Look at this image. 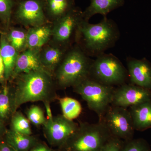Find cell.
Listing matches in <instances>:
<instances>
[{
  "label": "cell",
  "instance_id": "6da1fadb",
  "mask_svg": "<svg viewBox=\"0 0 151 151\" xmlns=\"http://www.w3.org/2000/svg\"><path fill=\"white\" fill-rule=\"evenodd\" d=\"M53 75L45 69L22 73L13 88L14 113L29 102H51L58 98Z\"/></svg>",
  "mask_w": 151,
  "mask_h": 151
},
{
  "label": "cell",
  "instance_id": "7a4b0ae2",
  "mask_svg": "<svg viewBox=\"0 0 151 151\" xmlns=\"http://www.w3.org/2000/svg\"><path fill=\"white\" fill-rule=\"evenodd\" d=\"M120 36L116 23L106 17L96 24L83 20L78 27L76 39L78 46L88 56L96 58L114 46Z\"/></svg>",
  "mask_w": 151,
  "mask_h": 151
},
{
  "label": "cell",
  "instance_id": "3957f363",
  "mask_svg": "<svg viewBox=\"0 0 151 151\" xmlns=\"http://www.w3.org/2000/svg\"><path fill=\"white\" fill-rule=\"evenodd\" d=\"M93 60L78 45L71 48L53 73L58 86L62 89L73 87L89 77Z\"/></svg>",
  "mask_w": 151,
  "mask_h": 151
},
{
  "label": "cell",
  "instance_id": "277c9868",
  "mask_svg": "<svg viewBox=\"0 0 151 151\" xmlns=\"http://www.w3.org/2000/svg\"><path fill=\"white\" fill-rule=\"evenodd\" d=\"M73 91L81 96L88 108L101 121L113 101L116 87L102 84L90 76L73 86Z\"/></svg>",
  "mask_w": 151,
  "mask_h": 151
},
{
  "label": "cell",
  "instance_id": "5b68a950",
  "mask_svg": "<svg viewBox=\"0 0 151 151\" xmlns=\"http://www.w3.org/2000/svg\"><path fill=\"white\" fill-rule=\"evenodd\" d=\"M111 137L102 122L81 123L64 145L68 151H100Z\"/></svg>",
  "mask_w": 151,
  "mask_h": 151
},
{
  "label": "cell",
  "instance_id": "8992f818",
  "mask_svg": "<svg viewBox=\"0 0 151 151\" xmlns=\"http://www.w3.org/2000/svg\"><path fill=\"white\" fill-rule=\"evenodd\" d=\"M89 76L108 86H119L127 83L128 70L120 60L112 54H103L93 60Z\"/></svg>",
  "mask_w": 151,
  "mask_h": 151
},
{
  "label": "cell",
  "instance_id": "52a82bcc",
  "mask_svg": "<svg viewBox=\"0 0 151 151\" xmlns=\"http://www.w3.org/2000/svg\"><path fill=\"white\" fill-rule=\"evenodd\" d=\"M113 137L127 141L132 139L134 128L128 108L111 105L101 121Z\"/></svg>",
  "mask_w": 151,
  "mask_h": 151
},
{
  "label": "cell",
  "instance_id": "ba28073f",
  "mask_svg": "<svg viewBox=\"0 0 151 151\" xmlns=\"http://www.w3.org/2000/svg\"><path fill=\"white\" fill-rule=\"evenodd\" d=\"M84 19L83 12L73 8L57 19L52 28V36L60 44L68 45L73 36L76 37L78 27Z\"/></svg>",
  "mask_w": 151,
  "mask_h": 151
},
{
  "label": "cell",
  "instance_id": "9c48e42d",
  "mask_svg": "<svg viewBox=\"0 0 151 151\" xmlns=\"http://www.w3.org/2000/svg\"><path fill=\"white\" fill-rule=\"evenodd\" d=\"M43 131L49 142L52 145H64L78 129V125L63 115L47 119L43 125Z\"/></svg>",
  "mask_w": 151,
  "mask_h": 151
},
{
  "label": "cell",
  "instance_id": "30bf717a",
  "mask_svg": "<svg viewBox=\"0 0 151 151\" xmlns=\"http://www.w3.org/2000/svg\"><path fill=\"white\" fill-rule=\"evenodd\" d=\"M150 100L151 90L125 83L115 88L111 105L128 108Z\"/></svg>",
  "mask_w": 151,
  "mask_h": 151
},
{
  "label": "cell",
  "instance_id": "8fae6325",
  "mask_svg": "<svg viewBox=\"0 0 151 151\" xmlns=\"http://www.w3.org/2000/svg\"><path fill=\"white\" fill-rule=\"evenodd\" d=\"M44 4L41 0H25L19 4L15 17L20 23L27 26L35 27L45 24L46 18Z\"/></svg>",
  "mask_w": 151,
  "mask_h": 151
},
{
  "label": "cell",
  "instance_id": "7c38bea8",
  "mask_svg": "<svg viewBox=\"0 0 151 151\" xmlns=\"http://www.w3.org/2000/svg\"><path fill=\"white\" fill-rule=\"evenodd\" d=\"M127 70L131 84L151 90V63L145 58L128 57Z\"/></svg>",
  "mask_w": 151,
  "mask_h": 151
},
{
  "label": "cell",
  "instance_id": "4fadbf2b",
  "mask_svg": "<svg viewBox=\"0 0 151 151\" xmlns=\"http://www.w3.org/2000/svg\"><path fill=\"white\" fill-rule=\"evenodd\" d=\"M40 53L39 50L29 48L20 52L17 58L10 80L14 79L22 73L45 69L42 65Z\"/></svg>",
  "mask_w": 151,
  "mask_h": 151
},
{
  "label": "cell",
  "instance_id": "5bb4252c",
  "mask_svg": "<svg viewBox=\"0 0 151 151\" xmlns=\"http://www.w3.org/2000/svg\"><path fill=\"white\" fill-rule=\"evenodd\" d=\"M135 130L143 132L151 128V100L129 108Z\"/></svg>",
  "mask_w": 151,
  "mask_h": 151
},
{
  "label": "cell",
  "instance_id": "9a60e30c",
  "mask_svg": "<svg viewBox=\"0 0 151 151\" xmlns=\"http://www.w3.org/2000/svg\"><path fill=\"white\" fill-rule=\"evenodd\" d=\"M0 51L5 67L6 81L10 80L14 68L17 58L20 52L10 44L6 33L1 32L0 36Z\"/></svg>",
  "mask_w": 151,
  "mask_h": 151
},
{
  "label": "cell",
  "instance_id": "2e32d148",
  "mask_svg": "<svg viewBox=\"0 0 151 151\" xmlns=\"http://www.w3.org/2000/svg\"><path fill=\"white\" fill-rule=\"evenodd\" d=\"M90 5L83 12V17L86 21L97 14L107 17L111 12L124 6L125 0H90Z\"/></svg>",
  "mask_w": 151,
  "mask_h": 151
},
{
  "label": "cell",
  "instance_id": "e0dca14e",
  "mask_svg": "<svg viewBox=\"0 0 151 151\" xmlns=\"http://www.w3.org/2000/svg\"><path fill=\"white\" fill-rule=\"evenodd\" d=\"M52 35V28L43 24L31 27L27 32V48L39 50Z\"/></svg>",
  "mask_w": 151,
  "mask_h": 151
},
{
  "label": "cell",
  "instance_id": "ac0fdd59",
  "mask_svg": "<svg viewBox=\"0 0 151 151\" xmlns=\"http://www.w3.org/2000/svg\"><path fill=\"white\" fill-rule=\"evenodd\" d=\"M4 139L15 151H27L34 145L35 138L31 135L21 134L11 129H7Z\"/></svg>",
  "mask_w": 151,
  "mask_h": 151
},
{
  "label": "cell",
  "instance_id": "d6986e66",
  "mask_svg": "<svg viewBox=\"0 0 151 151\" xmlns=\"http://www.w3.org/2000/svg\"><path fill=\"white\" fill-rule=\"evenodd\" d=\"M64 51L55 47H49L40 51V57L44 69L53 75L64 58Z\"/></svg>",
  "mask_w": 151,
  "mask_h": 151
},
{
  "label": "cell",
  "instance_id": "ffe728a7",
  "mask_svg": "<svg viewBox=\"0 0 151 151\" xmlns=\"http://www.w3.org/2000/svg\"><path fill=\"white\" fill-rule=\"evenodd\" d=\"M13 114V88L7 82L0 87V119L6 124Z\"/></svg>",
  "mask_w": 151,
  "mask_h": 151
},
{
  "label": "cell",
  "instance_id": "44dd1931",
  "mask_svg": "<svg viewBox=\"0 0 151 151\" xmlns=\"http://www.w3.org/2000/svg\"><path fill=\"white\" fill-rule=\"evenodd\" d=\"M45 6L49 14L58 19L74 8V0H46Z\"/></svg>",
  "mask_w": 151,
  "mask_h": 151
},
{
  "label": "cell",
  "instance_id": "7402d4cb",
  "mask_svg": "<svg viewBox=\"0 0 151 151\" xmlns=\"http://www.w3.org/2000/svg\"><path fill=\"white\" fill-rule=\"evenodd\" d=\"M58 100L62 115L65 118L73 121L80 116L82 111V106L78 100L68 97L59 98Z\"/></svg>",
  "mask_w": 151,
  "mask_h": 151
},
{
  "label": "cell",
  "instance_id": "603a6c76",
  "mask_svg": "<svg viewBox=\"0 0 151 151\" xmlns=\"http://www.w3.org/2000/svg\"><path fill=\"white\" fill-rule=\"evenodd\" d=\"M6 35L9 42L19 52L27 49V32L19 29H12Z\"/></svg>",
  "mask_w": 151,
  "mask_h": 151
},
{
  "label": "cell",
  "instance_id": "cb8c5ba5",
  "mask_svg": "<svg viewBox=\"0 0 151 151\" xmlns=\"http://www.w3.org/2000/svg\"><path fill=\"white\" fill-rule=\"evenodd\" d=\"M10 129L23 134H32L29 121L19 111H17L12 116Z\"/></svg>",
  "mask_w": 151,
  "mask_h": 151
},
{
  "label": "cell",
  "instance_id": "d4e9b609",
  "mask_svg": "<svg viewBox=\"0 0 151 151\" xmlns=\"http://www.w3.org/2000/svg\"><path fill=\"white\" fill-rule=\"evenodd\" d=\"M27 116L29 122L36 127L43 126L47 120L42 109L37 105L30 107L27 112Z\"/></svg>",
  "mask_w": 151,
  "mask_h": 151
},
{
  "label": "cell",
  "instance_id": "484cf974",
  "mask_svg": "<svg viewBox=\"0 0 151 151\" xmlns=\"http://www.w3.org/2000/svg\"><path fill=\"white\" fill-rule=\"evenodd\" d=\"M13 5V0H0V19L6 27L10 22Z\"/></svg>",
  "mask_w": 151,
  "mask_h": 151
},
{
  "label": "cell",
  "instance_id": "4316f807",
  "mask_svg": "<svg viewBox=\"0 0 151 151\" xmlns=\"http://www.w3.org/2000/svg\"><path fill=\"white\" fill-rule=\"evenodd\" d=\"M122 151H151L150 147L143 139H131L124 144Z\"/></svg>",
  "mask_w": 151,
  "mask_h": 151
},
{
  "label": "cell",
  "instance_id": "83f0119b",
  "mask_svg": "<svg viewBox=\"0 0 151 151\" xmlns=\"http://www.w3.org/2000/svg\"><path fill=\"white\" fill-rule=\"evenodd\" d=\"M124 144L122 140L112 136L103 145L100 151H122Z\"/></svg>",
  "mask_w": 151,
  "mask_h": 151
},
{
  "label": "cell",
  "instance_id": "f1b7e54d",
  "mask_svg": "<svg viewBox=\"0 0 151 151\" xmlns=\"http://www.w3.org/2000/svg\"><path fill=\"white\" fill-rule=\"evenodd\" d=\"M7 82L5 78L4 65L0 51V85H4Z\"/></svg>",
  "mask_w": 151,
  "mask_h": 151
},
{
  "label": "cell",
  "instance_id": "f546056e",
  "mask_svg": "<svg viewBox=\"0 0 151 151\" xmlns=\"http://www.w3.org/2000/svg\"><path fill=\"white\" fill-rule=\"evenodd\" d=\"M0 151H15L7 144L4 139L0 140Z\"/></svg>",
  "mask_w": 151,
  "mask_h": 151
},
{
  "label": "cell",
  "instance_id": "4dcf8cb0",
  "mask_svg": "<svg viewBox=\"0 0 151 151\" xmlns=\"http://www.w3.org/2000/svg\"><path fill=\"white\" fill-rule=\"evenodd\" d=\"M7 130L6 123L0 119V140L4 138Z\"/></svg>",
  "mask_w": 151,
  "mask_h": 151
},
{
  "label": "cell",
  "instance_id": "1f68e13d",
  "mask_svg": "<svg viewBox=\"0 0 151 151\" xmlns=\"http://www.w3.org/2000/svg\"><path fill=\"white\" fill-rule=\"evenodd\" d=\"M45 110H46L47 114V119L49 120H52L53 116L52 113L51 108H50V103L49 102H44Z\"/></svg>",
  "mask_w": 151,
  "mask_h": 151
},
{
  "label": "cell",
  "instance_id": "d6a6232c",
  "mask_svg": "<svg viewBox=\"0 0 151 151\" xmlns=\"http://www.w3.org/2000/svg\"><path fill=\"white\" fill-rule=\"evenodd\" d=\"M30 151H51L48 148L44 145H40L35 147Z\"/></svg>",
  "mask_w": 151,
  "mask_h": 151
}]
</instances>
